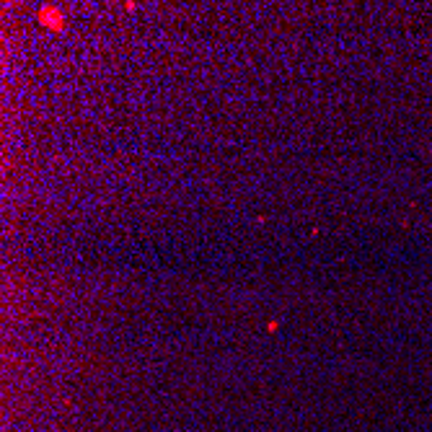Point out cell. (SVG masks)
Returning a JSON list of instances; mask_svg holds the SVG:
<instances>
[{"mask_svg": "<svg viewBox=\"0 0 432 432\" xmlns=\"http://www.w3.org/2000/svg\"><path fill=\"white\" fill-rule=\"evenodd\" d=\"M36 19H39V23H42L44 28H50V31H63V26H65L63 11H57L55 6H44Z\"/></svg>", "mask_w": 432, "mask_h": 432, "instance_id": "6da1fadb", "label": "cell"}]
</instances>
